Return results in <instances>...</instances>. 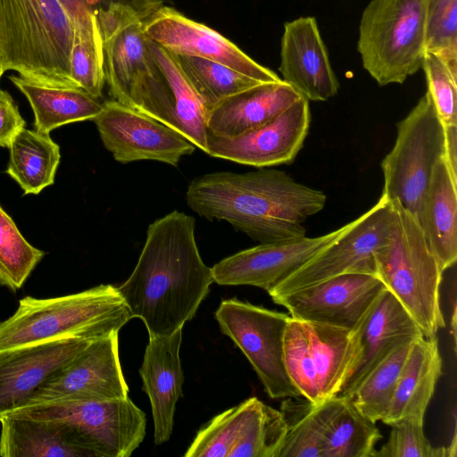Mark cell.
<instances>
[{"mask_svg": "<svg viewBox=\"0 0 457 457\" xmlns=\"http://www.w3.org/2000/svg\"><path fill=\"white\" fill-rule=\"evenodd\" d=\"M195 220L172 211L151 223L134 270L118 288L149 337L170 336L195 314L213 281L201 258Z\"/></svg>", "mask_w": 457, "mask_h": 457, "instance_id": "obj_1", "label": "cell"}, {"mask_svg": "<svg viewBox=\"0 0 457 457\" xmlns=\"http://www.w3.org/2000/svg\"><path fill=\"white\" fill-rule=\"evenodd\" d=\"M188 206L209 220H226L260 244L305 237V222L320 212L327 195L276 169L213 172L195 178Z\"/></svg>", "mask_w": 457, "mask_h": 457, "instance_id": "obj_2", "label": "cell"}, {"mask_svg": "<svg viewBox=\"0 0 457 457\" xmlns=\"http://www.w3.org/2000/svg\"><path fill=\"white\" fill-rule=\"evenodd\" d=\"M73 41V23L58 0H0L4 71L36 84L78 87L70 71Z\"/></svg>", "mask_w": 457, "mask_h": 457, "instance_id": "obj_3", "label": "cell"}, {"mask_svg": "<svg viewBox=\"0 0 457 457\" xmlns=\"http://www.w3.org/2000/svg\"><path fill=\"white\" fill-rule=\"evenodd\" d=\"M132 318L118 288L109 284L59 297L26 296L0 321V351L70 337L96 340L119 332Z\"/></svg>", "mask_w": 457, "mask_h": 457, "instance_id": "obj_4", "label": "cell"}, {"mask_svg": "<svg viewBox=\"0 0 457 457\" xmlns=\"http://www.w3.org/2000/svg\"><path fill=\"white\" fill-rule=\"evenodd\" d=\"M386 242L375 252L376 276L398 299L425 337L445 327L439 288L443 271L416 219L396 201Z\"/></svg>", "mask_w": 457, "mask_h": 457, "instance_id": "obj_5", "label": "cell"}, {"mask_svg": "<svg viewBox=\"0 0 457 457\" xmlns=\"http://www.w3.org/2000/svg\"><path fill=\"white\" fill-rule=\"evenodd\" d=\"M427 0H371L357 42L362 66L379 86L402 84L421 67L426 53Z\"/></svg>", "mask_w": 457, "mask_h": 457, "instance_id": "obj_6", "label": "cell"}, {"mask_svg": "<svg viewBox=\"0 0 457 457\" xmlns=\"http://www.w3.org/2000/svg\"><path fill=\"white\" fill-rule=\"evenodd\" d=\"M4 416L61 423L87 457H129L145 436V412L129 397L57 401L18 407Z\"/></svg>", "mask_w": 457, "mask_h": 457, "instance_id": "obj_7", "label": "cell"}, {"mask_svg": "<svg viewBox=\"0 0 457 457\" xmlns=\"http://www.w3.org/2000/svg\"><path fill=\"white\" fill-rule=\"evenodd\" d=\"M396 128L394 146L381 162L382 195L396 201L421 228L425 194L445 152V128L427 91Z\"/></svg>", "mask_w": 457, "mask_h": 457, "instance_id": "obj_8", "label": "cell"}, {"mask_svg": "<svg viewBox=\"0 0 457 457\" xmlns=\"http://www.w3.org/2000/svg\"><path fill=\"white\" fill-rule=\"evenodd\" d=\"M95 12L102 37L109 93L113 100L139 111L165 83L144 30L145 21L120 4Z\"/></svg>", "mask_w": 457, "mask_h": 457, "instance_id": "obj_9", "label": "cell"}, {"mask_svg": "<svg viewBox=\"0 0 457 457\" xmlns=\"http://www.w3.org/2000/svg\"><path fill=\"white\" fill-rule=\"evenodd\" d=\"M357 354L353 331L290 316L284 337L285 365L291 382L311 403L339 394Z\"/></svg>", "mask_w": 457, "mask_h": 457, "instance_id": "obj_10", "label": "cell"}, {"mask_svg": "<svg viewBox=\"0 0 457 457\" xmlns=\"http://www.w3.org/2000/svg\"><path fill=\"white\" fill-rule=\"evenodd\" d=\"M215 318L221 332L248 359L270 398L301 396L285 365L284 337L290 315L231 298L220 303Z\"/></svg>", "mask_w": 457, "mask_h": 457, "instance_id": "obj_11", "label": "cell"}, {"mask_svg": "<svg viewBox=\"0 0 457 457\" xmlns=\"http://www.w3.org/2000/svg\"><path fill=\"white\" fill-rule=\"evenodd\" d=\"M395 217L392 202L381 195L338 239L318 253L268 294L271 298L348 273L376 276L375 252L386 240ZM377 277V276H376Z\"/></svg>", "mask_w": 457, "mask_h": 457, "instance_id": "obj_12", "label": "cell"}, {"mask_svg": "<svg viewBox=\"0 0 457 457\" xmlns=\"http://www.w3.org/2000/svg\"><path fill=\"white\" fill-rule=\"evenodd\" d=\"M128 393L119 357V332H114L91 341L54 371L21 406L57 401L122 399L128 397Z\"/></svg>", "mask_w": 457, "mask_h": 457, "instance_id": "obj_13", "label": "cell"}, {"mask_svg": "<svg viewBox=\"0 0 457 457\" xmlns=\"http://www.w3.org/2000/svg\"><path fill=\"white\" fill-rule=\"evenodd\" d=\"M93 121L104 147L120 163L149 160L176 167L195 150L180 133L113 99L103 103Z\"/></svg>", "mask_w": 457, "mask_h": 457, "instance_id": "obj_14", "label": "cell"}, {"mask_svg": "<svg viewBox=\"0 0 457 457\" xmlns=\"http://www.w3.org/2000/svg\"><path fill=\"white\" fill-rule=\"evenodd\" d=\"M385 289L374 275L348 273L272 300L294 319L354 331Z\"/></svg>", "mask_w": 457, "mask_h": 457, "instance_id": "obj_15", "label": "cell"}, {"mask_svg": "<svg viewBox=\"0 0 457 457\" xmlns=\"http://www.w3.org/2000/svg\"><path fill=\"white\" fill-rule=\"evenodd\" d=\"M353 220L315 237H303L260 244L228 256L212 268L213 281L222 286H253L268 293L318 253L338 239Z\"/></svg>", "mask_w": 457, "mask_h": 457, "instance_id": "obj_16", "label": "cell"}, {"mask_svg": "<svg viewBox=\"0 0 457 457\" xmlns=\"http://www.w3.org/2000/svg\"><path fill=\"white\" fill-rule=\"evenodd\" d=\"M310 123L309 101L302 97L272 120L239 136L208 133L207 154L256 168L288 164L303 147Z\"/></svg>", "mask_w": 457, "mask_h": 457, "instance_id": "obj_17", "label": "cell"}, {"mask_svg": "<svg viewBox=\"0 0 457 457\" xmlns=\"http://www.w3.org/2000/svg\"><path fill=\"white\" fill-rule=\"evenodd\" d=\"M144 30L153 42L174 54L212 60L262 83L281 79L219 32L168 5L145 21Z\"/></svg>", "mask_w": 457, "mask_h": 457, "instance_id": "obj_18", "label": "cell"}, {"mask_svg": "<svg viewBox=\"0 0 457 457\" xmlns=\"http://www.w3.org/2000/svg\"><path fill=\"white\" fill-rule=\"evenodd\" d=\"M278 70L281 79L308 101H327L338 92L339 82L314 17L285 23Z\"/></svg>", "mask_w": 457, "mask_h": 457, "instance_id": "obj_19", "label": "cell"}, {"mask_svg": "<svg viewBox=\"0 0 457 457\" xmlns=\"http://www.w3.org/2000/svg\"><path fill=\"white\" fill-rule=\"evenodd\" d=\"M353 333L358 345L356 361L337 396L352 398L367 375L395 349L424 336L386 287Z\"/></svg>", "mask_w": 457, "mask_h": 457, "instance_id": "obj_20", "label": "cell"}, {"mask_svg": "<svg viewBox=\"0 0 457 457\" xmlns=\"http://www.w3.org/2000/svg\"><path fill=\"white\" fill-rule=\"evenodd\" d=\"M91 341L70 337L0 351V417L21 406Z\"/></svg>", "mask_w": 457, "mask_h": 457, "instance_id": "obj_21", "label": "cell"}, {"mask_svg": "<svg viewBox=\"0 0 457 457\" xmlns=\"http://www.w3.org/2000/svg\"><path fill=\"white\" fill-rule=\"evenodd\" d=\"M181 341L182 328L170 336L149 337L139 369L143 390L151 403L155 445H162L170 439L176 403L182 395Z\"/></svg>", "mask_w": 457, "mask_h": 457, "instance_id": "obj_22", "label": "cell"}, {"mask_svg": "<svg viewBox=\"0 0 457 457\" xmlns=\"http://www.w3.org/2000/svg\"><path fill=\"white\" fill-rule=\"evenodd\" d=\"M303 96L280 79L255 85L217 103L206 117L207 132L233 137L272 120Z\"/></svg>", "mask_w": 457, "mask_h": 457, "instance_id": "obj_23", "label": "cell"}, {"mask_svg": "<svg viewBox=\"0 0 457 457\" xmlns=\"http://www.w3.org/2000/svg\"><path fill=\"white\" fill-rule=\"evenodd\" d=\"M153 55L167 81V90L149 117L183 135L205 154L207 111L175 55L150 39Z\"/></svg>", "mask_w": 457, "mask_h": 457, "instance_id": "obj_24", "label": "cell"}, {"mask_svg": "<svg viewBox=\"0 0 457 457\" xmlns=\"http://www.w3.org/2000/svg\"><path fill=\"white\" fill-rule=\"evenodd\" d=\"M312 411L322 435L323 457H374L382 435L352 398L335 396L312 404Z\"/></svg>", "mask_w": 457, "mask_h": 457, "instance_id": "obj_25", "label": "cell"}, {"mask_svg": "<svg viewBox=\"0 0 457 457\" xmlns=\"http://www.w3.org/2000/svg\"><path fill=\"white\" fill-rule=\"evenodd\" d=\"M441 375L442 358L436 336H423L414 341L382 422L391 425L410 416L424 419Z\"/></svg>", "mask_w": 457, "mask_h": 457, "instance_id": "obj_26", "label": "cell"}, {"mask_svg": "<svg viewBox=\"0 0 457 457\" xmlns=\"http://www.w3.org/2000/svg\"><path fill=\"white\" fill-rule=\"evenodd\" d=\"M421 228L444 272L457 260V182L444 156L434 167L422 208Z\"/></svg>", "mask_w": 457, "mask_h": 457, "instance_id": "obj_27", "label": "cell"}, {"mask_svg": "<svg viewBox=\"0 0 457 457\" xmlns=\"http://www.w3.org/2000/svg\"><path fill=\"white\" fill-rule=\"evenodd\" d=\"M9 79L29 101L35 129L42 133L49 134L71 122L93 120L103 107L97 98L81 88L45 86L14 75Z\"/></svg>", "mask_w": 457, "mask_h": 457, "instance_id": "obj_28", "label": "cell"}, {"mask_svg": "<svg viewBox=\"0 0 457 457\" xmlns=\"http://www.w3.org/2000/svg\"><path fill=\"white\" fill-rule=\"evenodd\" d=\"M0 424L2 457H87L61 423L2 416Z\"/></svg>", "mask_w": 457, "mask_h": 457, "instance_id": "obj_29", "label": "cell"}, {"mask_svg": "<svg viewBox=\"0 0 457 457\" xmlns=\"http://www.w3.org/2000/svg\"><path fill=\"white\" fill-rule=\"evenodd\" d=\"M6 172L24 195H37L54 181L60 163L59 145L49 134L22 129L10 145Z\"/></svg>", "mask_w": 457, "mask_h": 457, "instance_id": "obj_30", "label": "cell"}, {"mask_svg": "<svg viewBox=\"0 0 457 457\" xmlns=\"http://www.w3.org/2000/svg\"><path fill=\"white\" fill-rule=\"evenodd\" d=\"M414 341L399 345L380 361L352 396L357 409L371 421H382L388 413L402 370Z\"/></svg>", "mask_w": 457, "mask_h": 457, "instance_id": "obj_31", "label": "cell"}, {"mask_svg": "<svg viewBox=\"0 0 457 457\" xmlns=\"http://www.w3.org/2000/svg\"><path fill=\"white\" fill-rule=\"evenodd\" d=\"M174 55L207 112L222 99L262 83L212 60Z\"/></svg>", "mask_w": 457, "mask_h": 457, "instance_id": "obj_32", "label": "cell"}, {"mask_svg": "<svg viewBox=\"0 0 457 457\" xmlns=\"http://www.w3.org/2000/svg\"><path fill=\"white\" fill-rule=\"evenodd\" d=\"M286 432L282 412L257 399L229 457H278Z\"/></svg>", "mask_w": 457, "mask_h": 457, "instance_id": "obj_33", "label": "cell"}, {"mask_svg": "<svg viewBox=\"0 0 457 457\" xmlns=\"http://www.w3.org/2000/svg\"><path fill=\"white\" fill-rule=\"evenodd\" d=\"M250 397L218 414L197 432L186 457H229L257 401Z\"/></svg>", "mask_w": 457, "mask_h": 457, "instance_id": "obj_34", "label": "cell"}, {"mask_svg": "<svg viewBox=\"0 0 457 457\" xmlns=\"http://www.w3.org/2000/svg\"><path fill=\"white\" fill-rule=\"evenodd\" d=\"M45 253L31 245L0 205V284L20 289Z\"/></svg>", "mask_w": 457, "mask_h": 457, "instance_id": "obj_35", "label": "cell"}, {"mask_svg": "<svg viewBox=\"0 0 457 457\" xmlns=\"http://www.w3.org/2000/svg\"><path fill=\"white\" fill-rule=\"evenodd\" d=\"M287 432L278 457H323V440L312 403L286 400L281 404Z\"/></svg>", "mask_w": 457, "mask_h": 457, "instance_id": "obj_36", "label": "cell"}, {"mask_svg": "<svg viewBox=\"0 0 457 457\" xmlns=\"http://www.w3.org/2000/svg\"><path fill=\"white\" fill-rule=\"evenodd\" d=\"M425 48L457 71V0H427Z\"/></svg>", "mask_w": 457, "mask_h": 457, "instance_id": "obj_37", "label": "cell"}, {"mask_svg": "<svg viewBox=\"0 0 457 457\" xmlns=\"http://www.w3.org/2000/svg\"><path fill=\"white\" fill-rule=\"evenodd\" d=\"M423 420L410 416L389 425V438L376 450L374 457H452L448 447H435L429 443L424 434Z\"/></svg>", "mask_w": 457, "mask_h": 457, "instance_id": "obj_38", "label": "cell"}, {"mask_svg": "<svg viewBox=\"0 0 457 457\" xmlns=\"http://www.w3.org/2000/svg\"><path fill=\"white\" fill-rule=\"evenodd\" d=\"M421 68L425 72L427 92L443 125H457V71L430 52L425 53Z\"/></svg>", "mask_w": 457, "mask_h": 457, "instance_id": "obj_39", "label": "cell"}, {"mask_svg": "<svg viewBox=\"0 0 457 457\" xmlns=\"http://www.w3.org/2000/svg\"><path fill=\"white\" fill-rule=\"evenodd\" d=\"M71 77L78 87L95 98L103 95L105 84L103 46L74 38L70 57Z\"/></svg>", "mask_w": 457, "mask_h": 457, "instance_id": "obj_40", "label": "cell"}, {"mask_svg": "<svg viewBox=\"0 0 457 457\" xmlns=\"http://www.w3.org/2000/svg\"><path fill=\"white\" fill-rule=\"evenodd\" d=\"M74 26V38L87 40L103 46L96 12L88 0H58Z\"/></svg>", "mask_w": 457, "mask_h": 457, "instance_id": "obj_41", "label": "cell"}, {"mask_svg": "<svg viewBox=\"0 0 457 457\" xmlns=\"http://www.w3.org/2000/svg\"><path fill=\"white\" fill-rule=\"evenodd\" d=\"M25 128V120L11 95L0 89V146L9 147L13 137Z\"/></svg>", "mask_w": 457, "mask_h": 457, "instance_id": "obj_42", "label": "cell"}, {"mask_svg": "<svg viewBox=\"0 0 457 457\" xmlns=\"http://www.w3.org/2000/svg\"><path fill=\"white\" fill-rule=\"evenodd\" d=\"M172 0H88L94 12L112 4H120L132 9L144 21H146L159 8L171 3Z\"/></svg>", "mask_w": 457, "mask_h": 457, "instance_id": "obj_43", "label": "cell"}, {"mask_svg": "<svg viewBox=\"0 0 457 457\" xmlns=\"http://www.w3.org/2000/svg\"><path fill=\"white\" fill-rule=\"evenodd\" d=\"M444 159L453 179L457 182V125L444 126Z\"/></svg>", "mask_w": 457, "mask_h": 457, "instance_id": "obj_44", "label": "cell"}, {"mask_svg": "<svg viewBox=\"0 0 457 457\" xmlns=\"http://www.w3.org/2000/svg\"><path fill=\"white\" fill-rule=\"evenodd\" d=\"M455 307H456V304H455V302H454L453 305V319H452L453 320V321H452V329H453L452 333H453V337L454 345H455V342H456V337H455V329H456L455 328V327H456L455 326V320H456L455 315H456V309H455Z\"/></svg>", "mask_w": 457, "mask_h": 457, "instance_id": "obj_45", "label": "cell"}, {"mask_svg": "<svg viewBox=\"0 0 457 457\" xmlns=\"http://www.w3.org/2000/svg\"><path fill=\"white\" fill-rule=\"evenodd\" d=\"M4 70L3 68V64L1 62V58H0V79H1L2 75L4 74Z\"/></svg>", "mask_w": 457, "mask_h": 457, "instance_id": "obj_46", "label": "cell"}]
</instances>
